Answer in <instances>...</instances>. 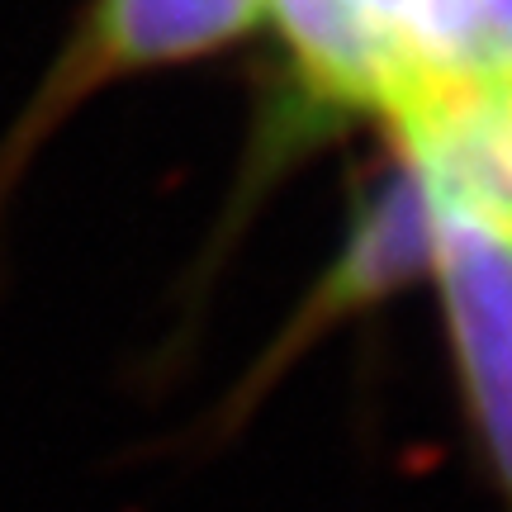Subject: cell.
Here are the masks:
<instances>
[{
    "mask_svg": "<svg viewBox=\"0 0 512 512\" xmlns=\"http://www.w3.org/2000/svg\"><path fill=\"white\" fill-rule=\"evenodd\" d=\"M456 128L470 138V147L484 157V166L512 190V72L489 81L470 100V110L456 119Z\"/></svg>",
    "mask_w": 512,
    "mask_h": 512,
    "instance_id": "277c9868",
    "label": "cell"
},
{
    "mask_svg": "<svg viewBox=\"0 0 512 512\" xmlns=\"http://www.w3.org/2000/svg\"><path fill=\"white\" fill-rule=\"evenodd\" d=\"M418 280H427V200H422V181L413 162L399 147H389V157L375 166V176L351 200L347 233H342V247L328 261V271L313 280L304 304L285 318V328L256 356L247 380L228 394L219 432L247 418L256 403L266 399V389L304 351L318 347L332 328H342L351 318H366V313H380L389 299L413 290Z\"/></svg>",
    "mask_w": 512,
    "mask_h": 512,
    "instance_id": "3957f363",
    "label": "cell"
},
{
    "mask_svg": "<svg viewBox=\"0 0 512 512\" xmlns=\"http://www.w3.org/2000/svg\"><path fill=\"white\" fill-rule=\"evenodd\" d=\"M427 200V285L437 290L460 422L503 512H512V190L470 138L427 124L389 138Z\"/></svg>",
    "mask_w": 512,
    "mask_h": 512,
    "instance_id": "6da1fadb",
    "label": "cell"
},
{
    "mask_svg": "<svg viewBox=\"0 0 512 512\" xmlns=\"http://www.w3.org/2000/svg\"><path fill=\"white\" fill-rule=\"evenodd\" d=\"M261 24L266 0H86L48 72L0 133V238L29 166L81 105L119 81L223 53Z\"/></svg>",
    "mask_w": 512,
    "mask_h": 512,
    "instance_id": "7a4b0ae2",
    "label": "cell"
}]
</instances>
